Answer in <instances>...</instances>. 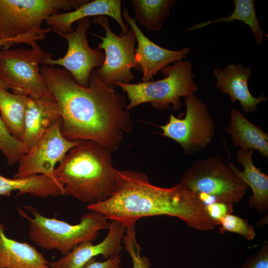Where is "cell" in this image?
<instances>
[{"label": "cell", "mask_w": 268, "mask_h": 268, "mask_svg": "<svg viewBox=\"0 0 268 268\" xmlns=\"http://www.w3.org/2000/svg\"><path fill=\"white\" fill-rule=\"evenodd\" d=\"M40 71L58 103L62 119L61 132L67 139L90 140L110 151L117 149L133 123L126 108L125 97L99 78L96 68L89 85L76 83L65 68L42 65Z\"/></svg>", "instance_id": "obj_1"}, {"label": "cell", "mask_w": 268, "mask_h": 268, "mask_svg": "<svg viewBox=\"0 0 268 268\" xmlns=\"http://www.w3.org/2000/svg\"><path fill=\"white\" fill-rule=\"evenodd\" d=\"M205 206L180 182L161 188L151 184L143 173L126 170L123 183L111 197L88 204L87 208L126 227L141 218L164 215L177 217L197 230H213L217 224L208 216Z\"/></svg>", "instance_id": "obj_2"}, {"label": "cell", "mask_w": 268, "mask_h": 268, "mask_svg": "<svg viewBox=\"0 0 268 268\" xmlns=\"http://www.w3.org/2000/svg\"><path fill=\"white\" fill-rule=\"evenodd\" d=\"M110 153L90 140H80L71 148L55 170L66 195L88 204L111 197L123 183L126 171L113 166Z\"/></svg>", "instance_id": "obj_3"}, {"label": "cell", "mask_w": 268, "mask_h": 268, "mask_svg": "<svg viewBox=\"0 0 268 268\" xmlns=\"http://www.w3.org/2000/svg\"><path fill=\"white\" fill-rule=\"evenodd\" d=\"M88 0H0V47L26 44L39 47L37 41L46 38L52 29L44 28L43 21L60 10L78 8Z\"/></svg>", "instance_id": "obj_4"}, {"label": "cell", "mask_w": 268, "mask_h": 268, "mask_svg": "<svg viewBox=\"0 0 268 268\" xmlns=\"http://www.w3.org/2000/svg\"><path fill=\"white\" fill-rule=\"evenodd\" d=\"M24 208L32 216L19 207L17 211L28 221L30 240L43 249L56 250L63 256L83 242L95 241L100 231L109 228L108 218L96 211L89 210L81 216L78 224L72 225L45 217L31 205Z\"/></svg>", "instance_id": "obj_5"}, {"label": "cell", "mask_w": 268, "mask_h": 268, "mask_svg": "<svg viewBox=\"0 0 268 268\" xmlns=\"http://www.w3.org/2000/svg\"><path fill=\"white\" fill-rule=\"evenodd\" d=\"M161 71L165 76L162 79L137 83L113 84L127 93L129 102L126 106V110L149 102L153 107L159 110L166 109L172 104L173 110L178 111L182 106L180 98L191 96L197 91L190 61L176 62Z\"/></svg>", "instance_id": "obj_6"}, {"label": "cell", "mask_w": 268, "mask_h": 268, "mask_svg": "<svg viewBox=\"0 0 268 268\" xmlns=\"http://www.w3.org/2000/svg\"><path fill=\"white\" fill-rule=\"evenodd\" d=\"M180 182L205 206L216 201L237 203L247 189V185L218 156L193 162Z\"/></svg>", "instance_id": "obj_7"}, {"label": "cell", "mask_w": 268, "mask_h": 268, "mask_svg": "<svg viewBox=\"0 0 268 268\" xmlns=\"http://www.w3.org/2000/svg\"><path fill=\"white\" fill-rule=\"evenodd\" d=\"M52 57L40 46L0 50V82L15 94L55 100L40 71L43 61Z\"/></svg>", "instance_id": "obj_8"}, {"label": "cell", "mask_w": 268, "mask_h": 268, "mask_svg": "<svg viewBox=\"0 0 268 268\" xmlns=\"http://www.w3.org/2000/svg\"><path fill=\"white\" fill-rule=\"evenodd\" d=\"M92 22L105 30V37L93 34L101 40L98 49L104 51L103 64L96 68L99 78L107 86L116 82L130 83L135 78L132 68L141 70L135 59L136 38L133 29L130 27L126 33L119 36L111 29L107 16H96Z\"/></svg>", "instance_id": "obj_9"}, {"label": "cell", "mask_w": 268, "mask_h": 268, "mask_svg": "<svg viewBox=\"0 0 268 268\" xmlns=\"http://www.w3.org/2000/svg\"><path fill=\"white\" fill-rule=\"evenodd\" d=\"M185 117L178 118L171 114L168 123L158 126L161 134L170 138L191 154L205 148L212 141L215 131V123L206 105L195 94L185 98Z\"/></svg>", "instance_id": "obj_10"}, {"label": "cell", "mask_w": 268, "mask_h": 268, "mask_svg": "<svg viewBox=\"0 0 268 268\" xmlns=\"http://www.w3.org/2000/svg\"><path fill=\"white\" fill-rule=\"evenodd\" d=\"M62 121L60 117L28 152L19 159L14 178L45 175L63 186L56 177L55 165L63 159L71 148L77 145L80 140L70 141L63 136L61 132Z\"/></svg>", "instance_id": "obj_11"}, {"label": "cell", "mask_w": 268, "mask_h": 268, "mask_svg": "<svg viewBox=\"0 0 268 268\" xmlns=\"http://www.w3.org/2000/svg\"><path fill=\"white\" fill-rule=\"evenodd\" d=\"M76 29L66 34L58 31L56 33L65 38L68 48L62 58L45 59L42 65L54 67L61 66L67 70L77 84L83 87L89 85V78L91 71L100 67L105 60V54L99 49H92L89 45L86 31L91 22L89 18H84L77 21Z\"/></svg>", "instance_id": "obj_12"}, {"label": "cell", "mask_w": 268, "mask_h": 268, "mask_svg": "<svg viewBox=\"0 0 268 268\" xmlns=\"http://www.w3.org/2000/svg\"><path fill=\"white\" fill-rule=\"evenodd\" d=\"M123 18L133 29L137 42L135 59L142 71V82L152 81L153 76L170 63L182 60L187 57L190 48L169 50L151 41L141 31L135 19L131 17L126 6L122 10Z\"/></svg>", "instance_id": "obj_13"}, {"label": "cell", "mask_w": 268, "mask_h": 268, "mask_svg": "<svg viewBox=\"0 0 268 268\" xmlns=\"http://www.w3.org/2000/svg\"><path fill=\"white\" fill-rule=\"evenodd\" d=\"M125 230L123 223L111 220L107 235L100 243L83 242L58 260L50 262V266L51 268H83L88 261L97 256L102 255L107 259L120 254L124 248L122 241Z\"/></svg>", "instance_id": "obj_14"}, {"label": "cell", "mask_w": 268, "mask_h": 268, "mask_svg": "<svg viewBox=\"0 0 268 268\" xmlns=\"http://www.w3.org/2000/svg\"><path fill=\"white\" fill-rule=\"evenodd\" d=\"M216 81L215 87L223 94L229 95L231 102L238 100L243 111L254 112L261 102H265L267 97L262 94L254 97L248 86V80L251 78L252 71L250 67L242 64H229L224 68L217 67L212 71Z\"/></svg>", "instance_id": "obj_15"}, {"label": "cell", "mask_w": 268, "mask_h": 268, "mask_svg": "<svg viewBox=\"0 0 268 268\" xmlns=\"http://www.w3.org/2000/svg\"><path fill=\"white\" fill-rule=\"evenodd\" d=\"M100 15L108 16L114 19L122 29L121 34L128 31L129 25L123 20L121 0H88L73 11L53 14L45 22L54 31L66 34L73 31L72 25L78 20Z\"/></svg>", "instance_id": "obj_16"}, {"label": "cell", "mask_w": 268, "mask_h": 268, "mask_svg": "<svg viewBox=\"0 0 268 268\" xmlns=\"http://www.w3.org/2000/svg\"><path fill=\"white\" fill-rule=\"evenodd\" d=\"M60 117L61 111L55 100L28 96L24 118L23 143L30 149Z\"/></svg>", "instance_id": "obj_17"}, {"label": "cell", "mask_w": 268, "mask_h": 268, "mask_svg": "<svg viewBox=\"0 0 268 268\" xmlns=\"http://www.w3.org/2000/svg\"><path fill=\"white\" fill-rule=\"evenodd\" d=\"M254 152L253 149L238 150L236 161L243 165V171H239L233 162H228L227 165L236 176L251 188L253 195L249 199V206L263 214L268 210V176L254 164L252 155Z\"/></svg>", "instance_id": "obj_18"}, {"label": "cell", "mask_w": 268, "mask_h": 268, "mask_svg": "<svg viewBox=\"0 0 268 268\" xmlns=\"http://www.w3.org/2000/svg\"><path fill=\"white\" fill-rule=\"evenodd\" d=\"M0 222V268H51L35 247L7 237Z\"/></svg>", "instance_id": "obj_19"}, {"label": "cell", "mask_w": 268, "mask_h": 268, "mask_svg": "<svg viewBox=\"0 0 268 268\" xmlns=\"http://www.w3.org/2000/svg\"><path fill=\"white\" fill-rule=\"evenodd\" d=\"M230 115V121L225 130L231 135L234 146L243 151L256 150L263 157L268 158V133L249 121L236 108L231 109Z\"/></svg>", "instance_id": "obj_20"}, {"label": "cell", "mask_w": 268, "mask_h": 268, "mask_svg": "<svg viewBox=\"0 0 268 268\" xmlns=\"http://www.w3.org/2000/svg\"><path fill=\"white\" fill-rule=\"evenodd\" d=\"M14 191H18L17 196L30 194L40 198L66 195L63 186L45 175L10 179L0 174V196H9Z\"/></svg>", "instance_id": "obj_21"}, {"label": "cell", "mask_w": 268, "mask_h": 268, "mask_svg": "<svg viewBox=\"0 0 268 268\" xmlns=\"http://www.w3.org/2000/svg\"><path fill=\"white\" fill-rule=\"evenodd\" d=\"M28 96L0 87V118L9 134L23 142Z\"/></svg>", "instance_id": "obj_22"}, {"label": "cell", "mask_w": 268, "mask_h": 268, "mask_svg": "<svg viewBox=\"0 0 268 268\" xmlns=\"http://www.w3.org/2000/svg\"><path fill=\"white\" fill-rule=\"evenodd\" d=\"M134 19L149 31L161 30L176 0H131Z\"/></svg>", "instance_id": "obj_23"}, {"label": "cell", "mask_w": 268, "mask_h": 268, "mask_svg": "<svg viewBox=\"0 0 268 268\" xmlns=\"http://www.w3.org/2000/svg\"><path fill=\"white\" fill-rule=\"evenodd\" d=\"M234 8L232 14L226 17H220L213 21H207L198 23L191 27L186 31H195L211 24L220 22H231L239 20L247 25L252 31L256 42L262 44L264 40V33L258 19L254 0H234Z\"/></svg>", "instance_id": "obj_24"}, {"label": "cell", "mask_w": 268, "mask_h": 268, "mask_svg": "<svg viewBox=\"0 0 268 268\" xmlns=\"http://www.w3.org/2000/svg\"><path fill=\"white\" fill-rule=\"evenodd\" d=\"M0 150L10 166L15 164L29 150L24 143L17 140L9 134L0 118Z\"/></svg>", "instance_id": "obj_25"}, {"label": "cell", "mask_w": 268, "mask_h": 268, "mask_svg": "<svg viewBox=\"0 0 268 268\" xmlns=\"http://www.w3.org/2000/svg\"><path fill=\"white\" fill-rule=\"evenodd\" d=\"M123 244L132 261L133 268H150L149 259L140 255L141 247L136 239L135 224L126 227Z\"/></svg>", "instance_id": "obj_26"}, {"label": "cell", "mask_w": 268, "mask_h": 268, "mask_svg": "<svg viewBox=\"0 0 268 268\" xmlns=\"http://www.w3.org/2000/svg\"><path fill=\"white\" fill-rule=\"evenodd\" d=\"M221 225L219 232L223 234L228 231L238 234L248 240H254L256 232L254 227L246 219L239 216L227 214L219 221Z\"/></svg>", "instance_id": "obj_27"}, {"label": "cell", "mask_w": 268, "mask_h": 268, "mask_svg": "<svg viewBox=\"0 0 268 268\" xmlns=\"http://www.w3.org/2000/svg\"><path fill=\"white\" fill-rule=\"evenodd\" d=\"M208 216L218 225L220 219L233 211V204L223 202H214L205 206Z\"/></svg>", "instance_id": "obj_28"}, {"label": "cell", "mask_w": 268, "mask_h": 268, "mask_svg": "<svg viewBox=\"0 0 268 268\" xmlns=\"http://www.w3.org/2000/svg\"><path fill=\"white\" fill-rule=\"evenodd\" d=\"M241 268H268V242L254 256L249 257Z\"/></svg>", "instance_id": "obj_29"}, {"label": "cell", "mask_w": 268, "mask_h": 268, "mask_svg": "<svg viewBox=\"0 0 268 268\" xmlns=\"http://www.w3.org/2000/svg\"><path fill=\"white\" fill-rule=\"evenodd\" d=\"M121 261L119 254H116L103 262L97 261L94 258L88 261L83 268H123L121 265Z\"/></svg>", "instance_id": "obj_30"}, {"label": "cell", "mask_w": 268, "mask_h": 268, "mask_svg": "<svg viewBox=\"0 0 268 268\" xmlns=\"http://www.w3.org/2000/svg\"><path fill=\"white\" fill-rule=\"evenodd\" d=\"M0 87H2V88H5L8 90L7 87L0 82Z\"/></svg>", "instance_id": "obj_31"}]
</instances>
